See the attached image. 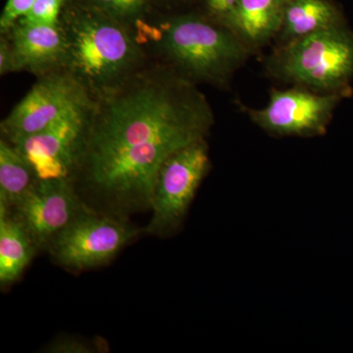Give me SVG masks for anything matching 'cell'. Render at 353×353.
I'll list each match as a JSON object with an SVG mask.
<instances>
[{
	"label": "cell",
	"instance_id": "1",
	"mask_svg": "<svg viewBox=\"0 0 353 353\" xmlns=\"http://www.w3.org/2000/svg\"><path fill=\"white\" fill-rule=\"evenodd\" d=\"M214 114L196 83L171 67L143 70L94 97L73 181L99 212L127 218L150 210L160 167L206 139Z\"/></svg>",
	"mask_w": 353,
	"mask_h": 353
},
{
	"label": "cell",
	"instance_id": "2",
	"mask_svg": "<svg viewBox=\"0 0 353 353\" xmlns=\"http://www.w3.org/2000/svg\"><path fill=\"white\" fill-rule=\"evenodd\" d=\"M60 24L67 41L65 68L94 97L139 71L143 52L139 39L124 23L85 4L70 8Z\"/></svg>",
	"mask_w": 353,
	"mask_h": 353
},
{
	"label": "cell",
	"instance_id": "3",
	"mask_svg": "<svg viewBox=\"0 0 353 353\" xmlns=\"http://www.w3.org/2000/svg\"><path fill=\"white\" fill-rule=\"evenodd\" d=\"M171 67L194 83L225 85L252 51L227 26L194 15L176 16L155 27L139 20Z\"/></svg>",
	"mask_w": 353,
	"mask_h": 353
},
{
	"label": "cell",
	"instance_id": "4",
	"mask_svg": "<svg viewBox=\"0 0 353 353\" xmlns=\"http://www.w3.org/2000/svg\"><path fill=\"white\" fill-rule=\"evenodd\" d=\"M267 72L282 82L320 92H352L353 32L347 24L277 46Z\"/></svg>",
	"mask_w": 353,
	"mask_h": 353
},
{
	"label": "cell",
	"instance_id": "5",
	"mask_svg": "<svg viewBox=\"0 0 353 353\" xmlns=\"http://www.w3.org/2000/svg\"><path fill=\"white\" fill-rule=\"evenodd\" d=\"M209 169L206 139L183 146L167 158L155 179L150 205L152 217L143 234L168 238L178 233Z\"/></svg>",
	"mask_w": 353,
	"mask_h": 353
},
{
	"label": "cell",
	"instance_id": "6",
	"mask_svg": "<svg viewBox=\"0 0 353 353\" xmlns=\"http://www.w3.org/2000/svg\"><path fill=\"white\" fill-rule=\"evenodd\" d=\"M143 229L128 218L88 208L53 239L46 252L67 270L78 272L108 264Z\"/></svg>",
	"mask_w": 353,
	"mask_h": 353
},
{
	"label": "cell",
	"instance_id": "7",
	"mask_svg": "<svg viewBox=\"0 0 353 353\" xmlns=\"http://www.w3.org/2000/svg\"><path fill=\"white\" fill-rule=\"evenodd\" d=\"M94 102V95L68 69L44 74L2 120L1 139L10 143H17Z\"/></svg>",
	"mask_w": 353,
	"mask_h": 353
},
{
	"label": "cell",
	"instance_id": "8",
	"mask_svg": "<svg viewBox=\"0 0 353 353\" xmlns=\"http://www.w3.org/2000/svg\"><path fill=\"white\" fill-rule=\"evenodd\" d=\"M350 94L294 85L272 90L264 108L248 109V113L256 126L272 136L313 138L327 132L339 103Z\"/></svg>",
	"mask_w": 353,
	"mask_h": 353
},
{
	"label": "cell",
	"instance_id": "9",
	"mask_svg": "<svg viewBox=\"0 0 353 353\" xmlns=\"http://www.w3.org/2000/svg\"><path fill=\"white\" fill-rule=\"evenodd\" d=\"M94 103L43 131L12 143L39 180L73 179L82 155Z\"/></svg>",
	"mask_w": 353,
	"mask_h": 353
},
{
	"label": "cell",
	"instance_id": "10",
	"mask_svg": "<svg viewBox=\"0 0 353 353\" xmlns=\"http://www.w3.org/2000/svg\"><path fill=\"white\" fill-rule=\"evenodd\" d=\"M90 208L73 181L39 180L9 213L22 225L39 252L77 216Z\"/></svg>",
	"mask_w": 353,
	"mask_h": 353
},
{
	"label": "cell",
	"instance_id": "11",
	"mask_svg": "<svg viewBox=\"0 0 353 353\" xmlns=\"http://www.w3.org/2000/svg\"><path fill=\"white\" fill-rule=\"evenodd\" d=\"M18 71L38 76L65 68L67 41L61 24H37L19 20L8 32Z\"/></svg>",
	"mask_w": 353,
	"mask_h": 353
},
{
	"label": "cell",
	"instance_id": "12",
	"mask_svg": "<svg viewBox=\"0 0 353 353\" xmlns=\"http://www.w3.org/2000/svg\"><path fill=\"white\" fill-rule=\"evenodd\" d=\"M288 0H240L223 21L252 52L277 38Z\"/></svg>",
	"mask_w": 353,
	"mask_h": 353
},
{
	"label": "cell",
	"instance_id": "13",
	"mask_svg": "<svg viewBox=\"0 0 353 353\" xmlns=\"http://www.w3.org/2000/svg\"><path fill=\"white\" fill-rule=\"evenodd\" d=\"M345 25L340 9L330 0H288L278 46L313 32Z\"/></svg>",
	"mask_w": 353,
	"mask_h": 353
},
{
	"label": "cell",
	"instance_id": "14",
	"mask_svg": "<svg viewBox=\"0 0 353 353\" xmlns=\"http://www.w3.org/2000/svg\"><path fill=\"white\" fill-rule=\"evenodd\" d=\"M38 248L10 213L0 215V284L15 283L31 263Z\"/></svg>",
	"mask_w": 353,
	"mask_h": 353
},
{
	"label": "cell",
	"instance_id": "15",
	"mask_svg": "<svg viewBox=\"0 0 353 353\" xmlns=\"http://www.w3.org/2000/svg\"><path fill=\"white\" fill-rule=\"evenodd\" d=\"M39 180L34 169L19 150L0 141V206L10 211Z\"/></svg>",
	"mask_w": 353,
	"mask_h": 353
},
{
	"label": "cell",
	"instance_id": "16",
	"mask_svg": "<svg viewBox=\"0 0 353 353\" xmlns=\"http://www.w3.org/2000/svg\"><path fill=\"white\" fill-rule=\"evenodd\" d=\"M146 3L148 0H88L90 6L126 25L141 20Z\"/></svg>",
	"mask_w": 353,
	"mask_h": 353
},
{
	"label": "cell",
	"instance_id": "17",
	"mask_svg": "<svg viewBox=\"0 0 353 353\" xmlns=\"http://www.w3.org/2000/svg\"><path fill=\"white\" fill-rule=\"evenodd\" d=\"M108 345L105 341L97 338L95 341L83 340L75 336H63L51 341L44 348V352L50 353H94L105 352Z\"/></svg>",
	"mask_w": 353,
	"mask_h": 353
},
{
	"label": "cell",
	"instance_id": "18",
	"mask_svg": "<svg viewBox=\"0 0 353 353\" xmlns=\"http://www.w3.org/2000/svg\"><path fill=\"white\" fill-rule=\"evenodd\" d=\"M67 0H36L32 10L22 21L37 24H59L60 14Z\"/></svg>",
	"mask_w": 353,
	"mask_h": 353
},
{
	"label": "cell",
	"instance_id": "19",
	"mask_svg": "<svg viewBox=\"0 0 353 353\" xmlns=\"http://www.w3.org/2000/svg\"><path fill=\"white\" fill-rule=\"evenodd\" d=\"M36 0H7L3 12L0 18L1 34L10 31L18 22L32 10Z\"/></svg>",
	"mask_w": 353,
	"mask_h": 353
},
{
	"label": "cell",
	"instance_id": "20",
	"mask_svg": "<svg viewBox=\"0 0 353 353\" xmlns=\"http://www.w3.org/2000/svg\"><path fill=\"white\" fill-rule=\"evenodd\" d=\"M14 72H18V68L12 44L10 39L2 37L0 41V74L6 75Z\"/></svg>",
	"mask_w": 353,
	"mask_h": 353
},
{
	"label": "cell",
	"instance_id": "21",
	"mask_svg": "<svg viewBox=\"0 0 353 353\" xmlns=\"http://www.w3.org/2000/svg\"><path fill=\"white\" fill-rule=\"evenodd\" d=\"M240 0H205L209 13L213 19L223 22L234 10Z\"/></svg>",
	"mask_w": 353,
	"mask_h": 353
}]
</instances>
